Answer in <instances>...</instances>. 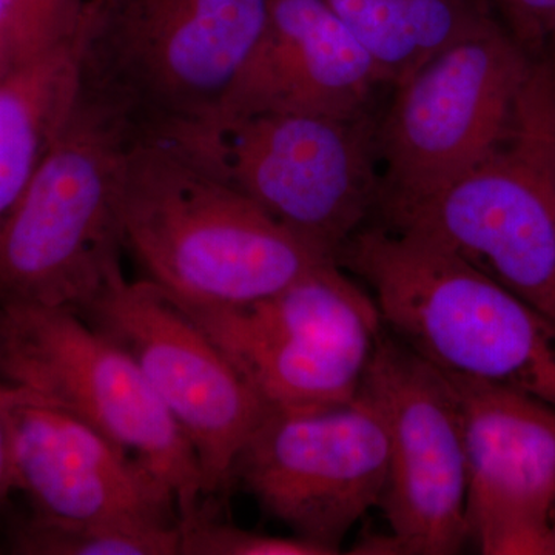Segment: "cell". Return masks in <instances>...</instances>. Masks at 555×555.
<instances>
[{
    "label": "cell",
    "instance_id": "ac0fdd59",
    "mask_svg": "<svg viewBox=\"0 0 555 555\" xmlns=\"http://www.w3.org/2000/svg\"><path fill=\"white\" fill-rule=\"evenodd\" d=\"M181 526L33 517L13 535L27 555H178Z\"/></svg>",
    "mask_w": 555,
    "mask_h": 555
},
{
    "label": "cell",
    "instance_id": "44dd1931",
    "mask_svg": "<svg viewBox=\"0 0 555 555\" xmlns=\"http://www.w3.org/2000/svg\"><path fill=\"white\" fill-rule=\"evenodd\" d=\"M496 17L532 61H540L555 22V0H491Z\"/></svg>",
    "mask_w": 555,
    "mask_h": 555
},
{
    "label": "cell",
    "instance_id": "5b68a950",
    "mask_svg": "<svg viewBox=\"0 0 555 555\" xmlns=\"http://www.w3.org/2000/svg\"><path fill=\"white\" fill-rule=\"evenodd\" d=\"M555 102L535 62L505 139L378 224L443 248L555 321Z\"/></svg>",
    "mask_w": 555,
    "mask_h": 555
},
{
    "label": "cell",
    "instance_id": "5bb4252c",
    "mask_svg": "<svg viewBox=\"0 0 555 555\" xmlns=\"http://www.w3.org/2000/svg\"><path fill=\"white\" fill-rule=\"evenodd\" d=\"M385 87L377 62L326 0H270L266 30L229 93L217 129L262 113L371 115Z\"/></svg>",
    "mask_w": 555,
    "mask_h": 555
},
{
    "label": "cell",
    "instance_id": "277c9868",
    "mask_svg": "<svg viewBox=\"0 0 555 555\" xmlns=\"http://www.w3.org/2000/svg\"><path fill=\"white\" fill-rule=\"evenodd\" d=\"M130 138L78 94L24 192L0 221V308L80 312L122 272L120 193Z\"/></svg>",
    "mask_w": 555,
    "mask_h": 555
},
{
    "label": "cell",
    "instance_id": "e0dca14e",
    "mask_svg": "<svg viewBox=\"0 0 555 555\" xmlns=\"http://www.w3.org/2000/svg\"><path fill=\"white\" fill-rule=\"evenodd\" d=\"M392 89L460 40L499 22L491 0H326Z\"/></svg>",
    "mask_w": 555,
    "mask_h": 555
},
{
    "label": "cell",
    "instance_id": "484cf974",
    "mask_svg": "<svg viewBox=\"0 0 555 555\" xmlns=\"http://www.w3.org/2000/svg\"><path fill=\"white\" fill-rule=\"evenodd\" d=\"M553 542H554V555H555V521H554V531H553Z\"/></svg>",
    "mask_w": 555,
    "mask_h": 555
},
{
    "label": "cell",
    "instance_id": "ffe728a7",
    "mask_svg": "<svg viewBox=\"0 0 555 555\" xmlns=\"http://www.w3.org/2000/svg\"><path fill=\"white\" fill-rule=\"evenodd\" d=\"M86 0H5L9 49L28 53L72 38L79 30Z\"/></svg>",
    "mask_w": 555,
    "mask_h": 555
},
{
    "label": "cell",
    "instance_id": "d6986e66",
    "mask_svg": "<svg viewBox=\"0 0 555 555\" xmlns=\"http://www.w3.org/2000/svg\"><path fill=\"white\" fill-rule=\"evenodd\" d=\"M179 555H334L331 547L297 535H272L219 521L203 503L181 524Z\"/></svg>",
    "mask_w": 555,
    "mask_h": 555
},
{
    "label": "cell",
    "instance_id": "4316f807",
    "mask_svg": "<svg viewBox=\"0 0 555 555\" xmlns=\"http://www.w3.org/2000/svg\"><path fill=\"white\" fill-rule=\"evenodd\" d=\"M554 195H555V173H554Z\"/></svg>",
    "mask_w": 555,
    "mask_h": 555
},
{
    "label": "cell",
    "instance_id": "9a60e30c",
    "mask_svg": "<svg viewBox=\"0 0 555 555\" xmlns=\"http://www.w3.org/2000/svg\"><path fill=\"white\" fill-rule=\"evenodd\" d=\"M181 308L276 411L335 406L356 398L382 335L313 321L259 324L232 308Z\"/></svg>",
    "mask_w": 555,
    "mask_h": 555
},
{
    "label": "cell",
    "instance_id": "ba28073f",
    "mask_svg": "<svg viewBox=\"0 0 555 555\" xmlns=\"http://www.w3.org/2000/svg\"><path fill=\"white\" fill-rule=\"evenodd\" d=\"M10 385L25 387L115 441L170 489L182 521L203 505L199 460L189 438L115 343L65 308H0Z\"/></svg>",
    "mask_w": 555,
    "mask_h": 555
},
{
    "label": "cell",
    "instance_id": "52a82bcc",
    "mask_svg": "<svg viewBox=\"0 0 555 555\" xmlns=\"http://www.w3.org/2000/svg\"><path fill=\"white\" fill-rule=\"evenodd\" d=\"M377 113L356 118L262 113L230 120L185 150L337 262L377 208Z\"/></svg>",
    "mask_w": 555,
    "mask_h": 555
},
{
    "label": "cell",
    "instance_id": "7c38bea8",
    "mask_svg": "<svg viewBox=\"0 0 555 555\" xmlns=\"http://www.w3.org/2000/svg\"><path fill=\"white\" fill-rule=\"evenodd\" d=\"M443 374L465 436L470 542L486 555H554L555 408Z\"/></svg>",
    "mask_w": 555,
    "mask_h": 555
},
{
    "label": "cell",
    "instance_id": "30bf717a",
    "mask_svg": "<svg viewBox=\"0 0 555 555\" xmlns=\"http://www.w3.org/2000/svg\"><path fill=\"white\" fill-rule=\"evenodd\" d=\"M389 449L378 409L361 390L335 406L269 409L233 480L292 535L331 547L385 494Z\"/></svg>",
    "mask_w": 555,
    "mask_h": 555
},
{
    "label": "cell",
    "instance_id": "9c48e42d",
    "mask_svg": "<svg viewBox=\"0 0 555 555\" xmlns=\"http://www.w3.org/2000/svg\"><path fill=\"white\" fill-rule=\"evenodd\" d=\"M78 313L141 369L195 449L204 495L228 488L269 408L217 343L163 288L124 272Z\"/></svg>",
    "mask_w": 555,
    "mask_h": 555
},
{
    "label": "cell",
    "instance_id": "cb8c5ba5",
    "mask_svg": "<svg viewBox=\"0 0 555 555\" xmlns=\"http://www.w3.org/2000/svg\"><path fill=\"white\" fill-rule=\"evenodd\" d=\"M0 383H9L5 375V352H3L2 332H0Z\"/></svg>",
    "mask_w": 555,
    "mask_h": 555
},
{
    "label": "cell",
    "instance_id": "6da1fadb",
    "mask_svg": "<svg viewBox=\"0 0 555 555\" xmlns=\"http://www.w3.org/2000/svg\"><path fill=\"white\" fill-rule=\"evenodd\" d=\"M270 0H86L79 96L131 144L192 147L217 129Z\"/></svg>",
    "mask_w": 555,
    "mask_h": 555
},
{
    "label": "cell",
    "instance_id": "d4e9b609",
    "mask_svg": "<svg viewBox=\"0 0 555 555\" xmlns=\"http://www.w3.org/2000/svg\"><path fill=\"white\" fill-rule=\"evenodd\" d=\"M7 27V9L5 0H0V35L5 31Z\"/></svg>",
    "mask_w": 555,
    "mask_h": 555
},
{
    "label": "cell",
    "instance_id": "7402d4cb",
    "mask_svg": "<svg viewBox=\"0 0 555 555\" xmlns=\"http://www.w3.org/2000/svg\"><path fill=\"white\" fill-rule=\"evenodd\" d=\"M14 392L16 386L0 383V503L5 502L10 492L16 489L9 418V404Z\"/></svg>",
    "mask_w": 555,
    "mask_h": 555
},
{
    "label": "cell",
    "instance_id": "8992f818",
    "mask_svg": "<svg viewBox=\"0 0 555 555\" xmlns=\"http://www.w3.org/2000/svg\"><path fill=\"white\" fill-rule=\"evenodd\" d=\"M534 65L499 21L393 86L377 119L374 217L436 195L483 160L509 131Z\"/></svg>",
    "mask_w": 555,
    "mask_h": 555
},
{
    "label": "cell",
    "instance_id": "603a6c76",
    "mask_svg": "<svg viewBox=\"0 0 555 555\" xmlns=\"http://www.w3.org/2000/svg\"><path fill=\"white\" fill-rule=\"evenodd\" d=\"M543 72H545L547 87H550L551 96L555 102V22L547 35L545 49H543L542 57H540Z\"/></svg>",
    "mask_w": 555,
    "mask_h": 555
},
{
    "label": "cell",
    "instance_id": "2e32d148",
    "mask_svg": "<svg viewBox=\"0 0 555 555\" xmlns=\"http://www.w3.org/2000/svg\"><path fill=\"white\" fill-rule=\"evenodd\" d=\"M2 35L0 221L60 137L79 94V30L72 38L28 53L9 49Z\"/></svg>",
    "mask_w": 555,
    "mask_h": 555
},
{
    "label": "cell",
    "instance_id": "3957f363",
    "mask_svg": "<svg viewBox=\"0 0 555 555\" xmlns=\"http://www.w3.org/2000/svg\"><path fill=\"white\" fill-rule=\"evenodd\" d=\"M337 264L366 284L386 331L433 366L555 408V321L509 288L378 222L347 241Z\"/></svg>",
    "mask_w": 555,
    "mask_h": 555
},
{
    "label": "cell",
    "instance_id": "4fadbf2b",
    "mask_svg": "<svg viewBox=\"0 0 555 555\" xmlns=\"http://www.w3.org/2000/svg\"><path fill=\"white\" fill-rule=\"evenodd\" d=\"M9 418L16 489L35 516L181 526L170 489L79 416L16 386Z\"/></svg>",
    "mask_w": 555,
    "mask_h": 555
},
{
    "label": "cell",
    "instance_id": "7a4b0ae2",
    "mask_svg": "<svg viewBox=\"0 0 555 555\" xmlns=\"http://www.w3.org/2000/svg\"><path fill=\"white\" fill-rule=\"evenodd\" d=\"M119 217L142 278L189 308L251 305L335 262L178 145H131Z\"/></svg>",
    "mask_w": 555,
    "mask_h": 555
},
{
    "label": "cell",
    "instance_id": "8fae6325",
    "mask_svg": "<svg viewBox=\"0 0 555 555\" xmlns=\"http://www.w3.org/2000/svg\"><path fill=\"white\" fill-rule=\"evenodd\" d=\"M361 390L386 429L379 507L401 554L462 553L470 542L465 436L447 375L383 328Z\"/></svg>",
    "mask_w": 555,
    "mask_h": 555
}]
</instances>
